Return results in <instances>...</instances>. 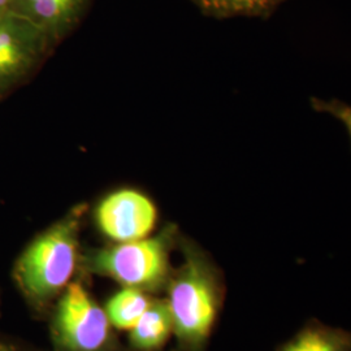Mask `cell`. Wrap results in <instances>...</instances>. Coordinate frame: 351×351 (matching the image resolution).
<instances>
[{
    "mask_svg": "<svg viewBox=\"0 0 351 351\" xmlns=\"http://www.w3.org/2000/svg\"><path fill=\"white\" fill-rule=\"evenodd\" d=\"M86 204H77L39 233L14 264V280L27 301L45 307L71 284L80 262V233Z\"/></svg>",
    "mask_w": 351,
    "mask_h": 351,
    "instance_id": "2",
    "label": "cell"
},
{
    "mask_svg": "<svg viewBox=\"0 0 351 351\" xmlns=\"http://www.w3.org/2000/svg\"><path fill=\"white\" fill-rule=\"evenodd\" d=\"M50 42L19 16L8 14L0 20V99L37 68Z\"/></svg>",
    "mask_w": 351,
    "mask_h": 351,
    "instance_id": "6",
    "label": "cell"
},
{
    "mask_svg": "<svg viewBox=\"0 0 351 351\" xmlns=\"http://www.w3.org/2000/svg\"><path fill=\"white\" fill-rule=\"evenodd\" d=\"M182 263L167 284V304L180 351H206L223 310L226 282L213 258L193 239L180 236Z\"/></svg>",
    "mask_w": 351,
    "mask_h": 351,
    "instance_id": "1",
    "label": "cell"
},
{
    "mask_svg": "<svg viewBox=\"0 0 351 351\" xmlns=\"http://www.w3.org/2000/svg\"><path fill=\"white\" fill-rule=\"evenodd\" d=\"M86 0H13L11 14L36 26L50 40L75 24Z\"/></svg>",
    "mask_w": 351,
    "mask_h": 351,
    "instance_id": "7",
    "label": "cell"
},
{
    "mask_svg": "<svg viewBox=\"0 0 351 351\" xmlns=\"http://www.w3.org/2000/svg\"><path fill=\"white\" fill-rule=\"evenodd\" d=\"M178 239L177 226L169 224L152 237L90 250L81 262L88 272L112 278L121 288L151 294L167 288L173 271L171 251Z\"/></svg>",
    "mask_w": 351,
    "mask_h": 351,
    "instance_id": "3",
    "label": "cell"
},
{
    "mask_svg": "<svg viewBox=\"0 0 351 351\" xmlns=\"http://www.w3.org/2000/svg\"><path fill=\"white\" fill-rule=\"evenodd\" d=\"M276 351H351V332L313 319Z\"/></svg>",
    "mask_w": 351,
    "mask_h": 351,
    "instance_id": "9",
    "label": "cell"
},
{
    "mask_svg": "<svg viewBox=\"0 0 351 351\" xmlns=\"http://www.w3.org/2000/svg\"><path fill=\"white\" fill-rule=\"evenodd\" d=\"M202 12L216 19H268L288 0H191Z\"/></svg>",
    "mask_w": 351,
    "mask_h": 351,
    "instance_id": "11",
    "label": "cell"
},
{
    "mask_svg": "<svg viewBox=\"0 0 351 351\" xmlns=\"http://www.w3.org/2000/svg\"><path fill=\"white\" fill-rule=\"evenodd\" d=\"M51 336L58 351H112V326L80 281L59 295L51 317Z\"/></svg>",
    "mask_w": 351,
    "mask_h": 351,
    "instance_id": "4",
    "label": "cell"
},
{
    "mask_svg": "<svg viewBox=\"0 0 351 351\" xmlns=\"http://www.w3.org/2000/svg\"><path fill=\"white\" fill-rule=\"evenodd\" d=\"M313 108L317 112L329 113L332 116H335L336 119H339V121L345 125L349 137L351 141V106L346 104L343 101H323V99H317L313 98L311 99Z\"/></svg>",
    "mask_w": 351,
    "mask_h": 351,
    "instance_id": "12",
    "label": "cell"
},
{
    "mask_svg": "<svg viewBox=\"0 0 351 351\" xmlns=\"http://www.w3.org/2000/svg\"><path fill=\"white\" fill-rule=\"evenodd\" d=\"M0 351H23L20 350L17 346H14L13 343L10 342H4V341H0Z\"/></svg>",
    "mask_w": 351,
    "mask_h": 351,
    "instance_id": "14",
    "label": "cell"
},
{
    "mask_svg": "<svg viewBox=\"0 0 351 351\" xmlns=\"http://www.w3.org/2000/svg\"><path fill=\"white\" fill-rule=\"evenodd\" d=\"M150 294L137 289L121 288L106 303V314L111 326L120 330H130L150 307Z\"/></svg>",
    "mask_w": 351,
    "mask_h": 351,
    "instance_id": "10",
    "label": "cell"
},
{
    "mask_svg": "<svg viewBox=\"0 0 351 351\" xmlns=\"http://www.w3.org/2000/svg\"><path fill=\"white\" fill-rule=\"evenodd\" d=\"M173 333L167 301L152 300L138 323L129 330V345L134 351H158Z\"/></svg>",
    "mask_w": 351,
    "mask_h": 351,
    "instance_id": "8",
    "label": "cell"
},
{
    "mask_svg": "<svg viewBox=\"0 0 351 351\" xmlns=\"http://www.w3.org/2000/svg\"><path fill=\"white\" fill-rule=\"evenodd\" d=\"M13 0H0V20L11 14Z\"/></svg>",
    "mask_w": 351,
    "mask_h": 351,
    "instance_id": "13",
    "label": "cell"
},
{
    "mask_svg": "<svg viewBox=\"0 0 351 351\" xmlns=\"http://www.w3.org/2000/svg\"><path fill=\"white\" fill-rule=\"evenodd\" d=\"M94 220L101 234L114 243L132 242L150 236L158 223V208L142 191L119 189L101 198Z\"/></svg>",
    "mask_w": 351,
    "mask_h": 351,
    "instance_id": "5",
    "label": "cell"
},
{
    "mask_svg": "<svg viewBox=\"0 0 351 351\" xmlns=\"http://www.w3.org/2000/svg\"><path fill=\"white\" fill-rule=\"evenodd\" d=\"M1 20H3V19H1Z\"/></svg>",
    "mask_w": 351,
    "mask_h": 351,
    "instance_id": "15",
    "label": "cell"
}]
</instances>
